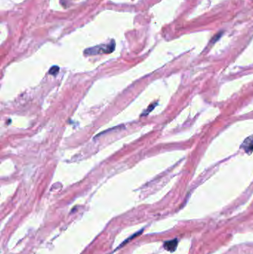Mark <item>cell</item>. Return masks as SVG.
<instances>
[{
	"instance_id": "obj_1",
	"label": "cell",
	"mask_w": 253,
	"mask_h": 254,
	"mask_svg": "<svg viewBox=\"0 0 253 254\" xmlns=\"http://www.w3.org/2000/svg\"><path fill=\"white\" fill-rule=\"evenodd\" d=\"M115 49V42L114 40H111L110 43L100 45V46H94V47L87 48L84 51V54L86 55H96L100 54H110L113 52Z\"/></svg>"
},
{
	"instance_id": "obj_2",
	"label": "cell",
	"mask_w": 253,
	"mask_h": 254,
	"mask_svg": "<svg viewBox=\"0 0 253 254\" xmlns=\"http://www.w3.org/2000/svg\"><path fill=\"white\" fill-rule=\"evenodd\" d=\"M164 248L166 251L173 252L176 250L177 246H178V240L173 239L169 242H165L164 243Z\"/></svg>"
},
{
	"instance_id": "obj_3",
	"label": "cell",
	"mask_w": 253,
	"mask_h": 254,
	"mask_svg": "<svg viewBox=\"0 0 253 254\" xmlns=\"http://www.w3.org/2000/svg\"><path fill=\"white\" fill-rule=\"evenodd\" d=\"M242 147L243 148H244L245 151H246L247 152H252L253 151V138L252 139L247 138L246 141H244V143H243Z\"/></svg>"
},
{
	"instance_id": "obj_4",
	"label": "cell",
	"mask_w": 253,
	"mask_h": 254,
	"mask_svg": "<svg viewBox=\"0 0 253 254\" xmlns=\"http://www.w3.org/2000/svg\"><path fill=\"white\" fill-rule=\"evenodd\" d=\"M59 68L58 66H57V65H55V66H52L49 70V74H51V75H56V74L59 72Z\"/></svg>"
},
{
	"instance_id": "obj_5",
	"label": "cell",
	"mask_w": 253,
	"mask_h": 254,
	"mask_svg": "<svg viewBox=\"0 0 253 254\" xmlns=\"http://www.w3.org/2000/svg\"><path fill=\"white\" fill-rule=\"evenodd\" d=\"M142 231H143V230H140V231H139V233H135V235H133V236H131V238L128 239H127V240H126V242H122V244H121V245H120V247H118V249H119V247H122V246H123V245H124V244H127V242H128V241H129V240H131V239H134V238H135V236H139V234H140V233H142Z\"/></svg>"
},
{
	"instance_id": "obj_6",
	"label": "cell",
	"mask_w": 253,
	"mask_h": 254,
	"mask_svg": "<svg viewBox=\"0 0 253 254\" xmlns=\"http://www.w3.org/2000/svg\"><path fill=\"white\" fill-rule=\"evenodd\" d=\"M156 105H157V103H155V104H152V105H150V106H149V107H148V109H147L146 111L145 112L143 113V114H142V115H143V116H145V115H147V114L150 113L151 112H152V110H153L154 108L155 107Z\"/></svg>"
},
{
	"instance_id": "obj_7",
	"label": "cell",
	"mask_w": 253,
	"mask_h": 254,
	"mask_svg": "<svg viewBox=\"0 0 253 254\" xmlns=\"http://www.w3.org/2000/svg\"><path fill=\"white\" fill-rule=\"evenodd\" d=\"M221 33H217V34H216V35H215V37H213V39H212V42H216V41H217V40H218L219 38H220L221 36Z\"/></svg>"
}]
</instances>
